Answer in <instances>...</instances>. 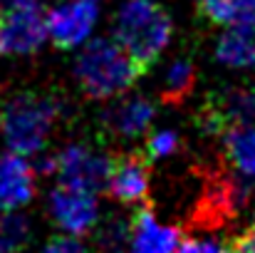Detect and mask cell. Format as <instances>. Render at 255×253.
Segmentation results:
<instances>
[{
    "label": "cell",
    "mask_w": 255,
    "mask_h": 253,
    "mask_svg": "<svg viewBox=\"0 0 255 253\" xmlns=\"http://www.w3.org/2000/svg\"><path fill=\"white\" fill-rule=\"evenodd\" d=\"M75 75L89 97L107 99L127 92L139 80V75H144V70L117 40L94 37L77 55Z\"/></svg>",
    "instance_id": "obj_1"
},
{
    "label": "cell",
    "mask_w": 255,
    "mask_h": 253,
    "mask_svg": "<svg viewBox=\"0 0 255 253\" xmlns=\"http://www.w3.org/2000/svg\"><path fill=\"white\" fill-rule=\"evenodd\" d=\"M117 42L146 72L171 40V17L156 0H124L117 12Z\"/></svg>",
    "instance_id": "obj_2"
},
{
    "label": "cell",
    "mask_w": 255,
    "mask_h": 253,
    "mask_svg": "<svg viewBox=\"0 0 255 253\" xmlns=\"http://www.w3.org/2000/svg\"><path fill=\"white\" fill-rule=\"evenodd\" d=\"M57 114L60 104L50 94L22 92L7 99L0 112V127L10 152H17L22 157H35L37 152H42Z\"/></svg>",
    "instance_id": "obj_3"
},
{
    "label": "cell",
    "mask_w": 255,
    "mask_h": 253,
    "mask_svg": "<svg viewBox=\"0 0 255 253\" xmlns=\"http://www.w3.org/2000/svg\"><path fill=\"white\" fill-rule=\"evenodd\" d=\"M112 164H114V157L92 152L82 144H72V147H65L55 157V174L60 184L65 186L99 194V191H107L109 186Z\"/></svg>",
    "instance_id": "obj_4"
},
{
    "label": "cell",
    "mask_w": 255,
    "mask_h": 253,
    "mask_svg": "<svg viewBox=\"0 0 255 253\" xmlns=\"http://www.w3.org/2000/svg\"><path fill=\"white\" fill-rule=\"evenodd\" d=\"M47 211H50V219L70 236H85L89 231H94L99 224L97 194L87 189L60 184L57 189H52L47 199Z\"/></svg>",
    "instance_id": "obj_5"
},
{
    "label": "cell",
    "mask_w": 255,
    "mask_h": 253,
    "mask_svg": "<svg viewBox=\"0 0 255 253\" xmlns=\"http://www.w3.org/2000/svg\"><path fill=\"white\" fill-rule=\"evenodd\" d=\"M99 15V0H67L47 12V35L60 50L82 45Z\"/></svg>",
    "instance_id": "obj_6"
},
{
    "label": "cell",
    "mask_w": 255,
    "mask_h": 253,
    "mask_svg": "<svg viewBox=\"0 0 255 253\" xmlns=\"http://www.w3.org/2000/svg\"><path fill=\"white\" fill-rule=\"evenodd\" d=\"M47 37V17L40 7L2 12L0 17V55H32Z\"/></svg>",
    "instance_id": "obj_7"
},
{
    "label": "cell",
    "mask_w": 255,
    "mask_h": 253,
    "mask_svg": "<svg viewBox=\"0 0 255 253\" xmlns=\"http://www.w3.org/2000/svg\"><path fill=\"white\" fill-rule=\"evenodd\" d=\"M201 119L208 132L218 134L228 127L255 124V87H228L218 92L201 112Z\"/></svg>",
    "instance_id": "obj_8"
},
{
    "label": "cell",
    "mask_w": 255,
    "mask_h": 253,
    "mask_svg": "<svg viewBox=\"0 0 255 253\" xmlns=\"http://www.w3.org/2000/svg\"><path fill=\"white\" fill-rule=\"evenodd\" d=\"M149 157L144 152H129L114 157L107 191L119 204H144L149 199Z\"/></svg>",
    "instance_id": "obj_9"
},
{
    "label": "cell",
    "mask_w": 255,
    "mask_h": 253,
    "mask_svg": "<svg viewBox=\"0 0 255 253\" xmlns=\"http://www.w3.org/2000/svg\"><path fill=\"white\" fill-rule=\"evenodd\" d=\"M35 174V167L22 154H0V214L17 211L32 201Z\"/></svg>",
    "instance_id": "obj_10"
},
{
    "label": "cell",
    "mask_w": 255,
    "mask_h": 253,
    "mask_svg": "<svg viewBox=\"0 0 255 253\" xmlns=\"http://www.w3.org/2000/svg\"><path fill=\"white\" fill-rule=\"evenodd\" d=\"M178 244V229L164 226L149 206L136 209L131 216L129 253H176Z\"/></svg>",
    "instance_id": "obj_11"
},
{
    "label": "cell",
    "mask_w": 255,
    "mask_h": 253,
    "mask_svg": "<svg viewBox=\"0 0 255 253\" xmlns=\"http://www.w3.org/2000/svg\"><path fill=\"white\" fill-rule=\"evenodd\" d=\"M102 122L107 124L109 132L119 134V137H136L141 132H146L154 122V104L139 94L131 97H122L119 102H114L109 109H104Z\"/></svg>",
    "instance_id": "obj_12"
},
{
    "label": "cell",
    "mask_w": 255,
    "mask_h": 253,
    "mask_svg": "<svg viewBox=\"0 0 255 253\" xmlns=\"http://www.w3.org/2000/svg\"><path fill=\"white\" fill-rule=\"evenodd\" d=\"M226 157L246 179H255V124H238L223 132Z\"/></svg>",
    "instance_id": "obj_13"
},
{
    "label": "cell",
    "mask_w": 255,
    "mask_h": 253,
    "mask_svg": "<svg viewBox=\"0 0 255 253\" xmlns=\"http://www.w3.org/2000/svg\"><path fill=\"white\" fill-rule=\"evenodd\" d=\"M216 60L228 67H255V30L228 27L216 45Z\"/></svg>",
    "instance_id": "obj_14"
},
{
    "label": "cell",
    "mask_w": 255,
    "mask_h": 253,
    "mask_svg": "<svg viewBox=\"0 0 255 253\" xmlns=\"http://www.w3.org/2000/svg\"><path fill=\"white\" fill-rule=\"evenodd\" d=\"M198 10L221 25L255 30V0H196Z\"/></svg>",
    "instance_id": "obj_15"
},
{
    "label": "cell",
    "mask_w": 255,
    "mask_h": 253,
    "mask_svg": "<svg viewBox=\"0 0 255 253\" xmlns=\"http://www.w3.org/2000/svg\"><path fill=\"white\" fill-rule=\"evenodd\" d=\"M196 87V67L191 60L186 57H178L173 60L166 72V82H164V92H161V99L166 104L178 107Z\"/></svg>",
    "instance_id": "obj_16"
},
{
    "label": "cell",
    "mask_w": 255,
    "mask_h": 253,
    "mask_svg": "<svg viewBox=\"0 0 255 253\" xmlns=\"http://www.w3.org/2000/svg\"><path fill=\"white\" fill-rule=\"evenodd\" d=\"M32 239V224L25 214H0V253H22Z\"/></svg>",
    "instance_id": "obj_17"
},
{
    "label": "cell",
    "mask_w": 255,
    "mask_h": 253,
    "mask_svg": "<svg viewBox=\"0 0 255 253\" xmlns=\"http://www.w3.org/2000/svg\"><path fill=\"white\" fill-rule=\"evenodd\" d=\"M129 236H131V219L109 216V221L97 226L94 246L99 253H122L129 246Z\"/></svg>",
    "instance_id": "obj_18"
},
{
    "label": "cell",
    "mask_w": 255,
    "mask_h": 253,
    "mask_svg": "<svg viewBox=\"0 0 255 253\" xmlns=\"http://www.w3.org/2000/svg\"><path fill=\"white\" fill-rule=\"evenodd\" d=\"M176 149H178V134L171 129H161V132L151 134L144 144V154L149 157V162L166 159L171 154H176Z\"/></svg>",
    "instance_id": "obj_19"
},
{
    "label": "cell",
    "mask_w": 255,
    "mask_h": 253,
    "mask_svg": "<svg viewBox=\"0 0 255 253\" xmlns=\"http://www.w3.org/2000/svg\"><path fill=\"white\" fill-rule=\"evenodd\" d=\"M176 253H233L228 246L213 239H186L178 244Z\"/></svg>",
    "instance_id": "obj_20"
},
{
    "label": "cell",
    "mask_w": 255,
    "mask_h": 253,
    "mask_svg": "<svg viewBox=\"0 0 255 253\" xmlns=\"http://www.w3.org/2000/svg\"><path fill=\"white\" fill-rule=\"evenodd\" d=\"M40 253H87V249L77 241V236H55L50 239Z\"/></svg>",
    "instance_id": "obj_21"
},
{
    "label": "cell",
    "mask_w": 255,
    "mask_h": 253,
    "mask_svg": "<svg viewBox=\"0 0 255 253\" xmlns=\"http://www.w3.org/2000/svg\"><path fill=\"white\" fill-rule=\"evenodd\" d=\"M233 253H255V229H248L233 241Z\"/></svg>",
    "instance_id": "obj_22"
},
{
    "label": "cell",
    "mask_w": 255,
    "mask_h": 253,
    "mask_svg": "<svg viewBox=\"0 0 255 253\" xmlns=\"http://www.w3.org/2000/svg\"><path fill=\"white\" fill-rule=\"evenodd\" d=\"M32 5H37V0H0V12H12V10L32 7Z\"/></svg>",
    "instance_id": "obj_23"
},
{
    "label": "cell",
    "mask_w": 255,
    "mask_h": 253,
    "mask_svg": "<svg viewBox=\"0 0 255 253\" xmlns=\"http://www.w3.org/2000/svg\"><path fill=\"white\" fill-rule=\"evenodd\" d=\"M0 132H2V127H0Z\"/></svg>",
    "instance_id": "obj_24"
}]
</instances>
